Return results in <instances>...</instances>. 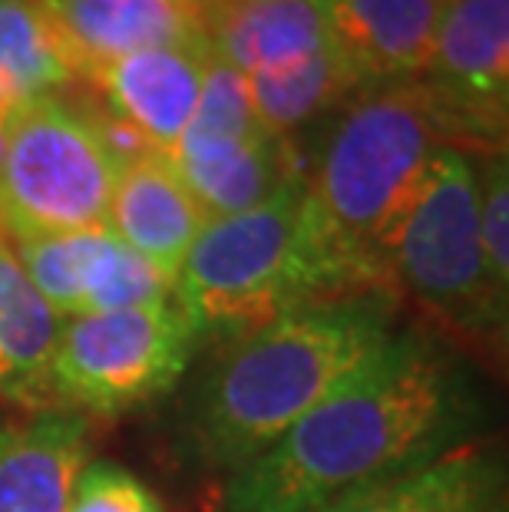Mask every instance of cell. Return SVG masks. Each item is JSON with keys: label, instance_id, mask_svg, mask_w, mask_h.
<instances>
[{"label": "cell", "instance_id": "24", "mask_svg": "<svg viewBox=\"0 0 509 512\" xmlns=\"http://www.w3.org/2000/svg\"><path fill=\"white\" fill-rule=\"evenodd\" d=\"M70 512H166V506L126 466L93 460L83 466L73 483Z\"/></svg>", "mask_w": 509, "mask_h": 512}, {"label": "cell", "instance_id": "17", "mask_svg": "<svg viewBox=\"0 0 509 512\" xmlns=\"http://www.w3.org/2000/svg\"><path fill=\"white\" fill-rule=\"evenodd\" d=\"M506 470L493 446L467 443L427 466L341 499L328 512H503Z\"/></svg>", "mask_w": 509, "mask_h": 512}, {"label": "cell", "instance_id": "1", "mask_svg": "<svg viewBox=\"0 0 509 512\" xmlns=\"http://www.w3.org/2000/svg\"><path fill=\"white\" fill-rule=\"evenodd\" d=\"M480 423L467 364L424 331H394L285 437L225 476L215 512H328L473 443Z\"/></svg>", "mask_w": 509, "mask_h": 512}, {"label": "cell", "instance_id": "5", "mask_svg": "<svg viewBox=\"0 0 509 512\" xmlns=\"http://www.w3.org/2000/svg\"><path fill=\"white\" fill-rule=\"evenodd\" d=\"M301 195L305 169H295L265 202L205 222L172 288L199 347L238 341L295 308L291 252Z\"/></svg>", "mask_w": 509, "mask_h": 512}, {"label": "cell", "instance_id": "14", "mask_svg": "<svg viewBox=\"0 0 509 512\" xmlns=\"http://www.w3.org/2000/svg\"><path fill=\"white\" fill-rule=\"evenodd\" d=\"M169 159L209 219L252 209L265 202L291 172L305 169L288 139H275L265 129L219 139L182 136Z\"/></svg>", "mask_w": 509, "mask_h": 512}, {"label": "cell", "instance_id": "23", "mask_svg": "<svg viewBox=\"0 0 509 512\" xmlns=\"http://www.w3.org/2000/svg\"><path fill=\"white\" fill-rule=\"evenodd\" d=\"M255 129H262V123H258L252 110L248 80L212 53L199 106L182 136L219 139V136H248V133H255Z\"/></svg>", "mask_w": 509, "mask_h": 512}, {"label": "cell", "instance_id": "10", "mask_svg": "<svg viewBox=\"0 0 509 512\" xmlns=\"http://www.w3.org/2000/svg\"><path fill=\"white\" fill-rule=\"evenodd\" d=\"M73 80L139 50L202 40V17L172 0H40Z\"/></svg>", "mask_w": 509, "mask_h": 512}, {"label": "cell", "instance_id": "26", "mask_svg": "<svg viewBox=\"0 0 509 512\" xmlns=\"http://www.w3.org/2000/svg\"><path fill=\"white\" fill-rule=\"evenodd\" d=\"M10 123H14V116H0V162H4V149H7V133H10Z\"/></svg>", "mask_w": 509, "mask_h": 512}, {"label": "cell", "instance_id": "18", "mask_svg": "<svg viewBox=\"0 0 509 512\" xmlns=\"http://www.w3.org/2000/svg\"><path fill=\"white\" fill-rule=\"evenodd\" d=\"M245 80L255 119L265 133L288 139V143L314 119L338 113V106H344L361 86H367L364 76L334 43L301 60L281 63V67L255 70Z\"/></svg>", "mask_w": 509, "mask_h": 512}, {"label": "cell", "instance_id": "16", "mask_svg": "<svg viewBox=\"0 0 509 512\" xmlns=\"http://www.w3.org/2000/svg\"><path fill=\"white\" fill-rule=\"evenodd\" d=\"M63 318L30 285L14 242L0 232V400L20 410L50 403V361Z\"/></svg>", "mask_w": 509, "mask_h": 512}, {"label": "cell", "instance_id": "9", "mask_svg": "<svg viewBox=\"0 0 509 512\" xmlns=\"http://www.w3.org/2000/svg\"><path fill=\"white\" fill-rule=\"evenodd\" d=\"M209 60L212 50L202 37L129 53L86 83L103 93V110L116 123H123L149 149L169 156L199 106Z\"/></svg>", "mask_w": 509, "mask_h": 512}, {"label": "cell", "instance_id": "6", "mask_svg": "<svg viewBox=\"0 0 509 512\" xmlns=\"http://www.w3.org/2000/svg\"><path fill=\"white\" fill-rule=\"evenodd\" d=\"M119 159L100 113L60 93L14 116L0 162V232L10 242L103 228Z\"/></svg>", "mask_w": 509, "mask_h": 512}, {"label": "cell", "instance_id": "8", "mask_svg": "<svg viewBox=\"0 0 509 512\" xmlns=\"http://www.w3.org/2000/svg\"><path fill=\"white\" fill-rule=\"evenodd\" d=\"M420 86L450 146L506 149L509 0H447Z\"/></svg>", "mask_w": 509, "mask_h": 512}, {"label": "cell", "instance_id": "4", "mask_svg": "<svg viewBox=\"0 0 509 512\" xmlns=\"http://www.w3.org/2000/svg\"><path fill=\"white\" fill-rule=\"evenodd\" d=\"M391 285L467 347H506L509 301L493 291L480 245L473 152L443 143L391 242Z\"/></svg>", "mask_w": 509, "mask_h": 512}, {"label": "cell", "instance_id": "15", "mask_svg": "<svg viewBox=\"0 0 509 512\" xmlns=\"http://www.w3.org/2000/svg\"><path fill=\"white\" fill-rule=\"evenodd\" d=\"M209 50L242 76L331 47L321 0H215L202 14Z\"/></svg>", "mask_w": 509, "mask_h": 512}, {"label": "cell", "instance_id": "25", "mask_svg": "<svg viewBox=\"0 0 509 512\" xmlns=\"http://www.w3.org/2000/svg\"><path fill=\"white\" fill-rule=\"evenodd\" d=\"M172 4H179V7H186V10H192V14H205V10H209L215 0H172Z\"/></svg>", "mask_w": 509, "mask_h": 512}, {"label": "cell", "instance_id": "3", "mask_svg": "<svg viewBox=\"0 0 509 512\" xmlns=\"http://www.w3.org/2000/svg\"><path fill=\"white\" fill-rule=\"evenodd\" d=\"M391 291L305 301L215 347L179 413L186 460L235 473L278 443L394 334Z\"/></svg>", "mask_w": 509, "mask_h": 512}, {"label": "cell", "instance_id": "22", "mask_svg": "<svg viewBox=\"0 0 509 512\" xmlns=\"http://www.w3.org/2000/svg\"><path fill=\"white\" fill-rule=\"evenodd\" d=\"M476 182H480V245L486 275L493 291L509 301V166L506 149L480 152L476 159Z\"/></svg>", "mask_w": 509, "mask_h": 512}, {"label": "cell", "instance_id": "11", "mask_svg": "<svg viewBox=\"0 0 509 512\" xmlns=\"http://www.w3.org/2000/svg\"><path fill=\"white\" fill-rule=\"evenodd\" d=\"M209 222L166 152H139L119 162L106 228L123 245L176 281L192 242Z\"/></svg>", "mask_w": 509, "mask_h": 512}, {"label": "cell", "instance_id": "2", "mask_svg": "<svg viewBox=\"0 0 509 512\" xmlns=\"http://www.w3.org/2000/svg\"><path fill=\"white\" fill-rule=\"evenodd\" d=\"M447 139L420 80L367 83L344 106L305 169L291 298L394 291L391 242Z\"/></svg>", "mask_w": 509, "mask_h": 512}, {"label": "cell", "instance_id": "13", "mask_svg": "<svg viewBox=\"0 0 509 512\" xmlns=\"http://www.w3.org/2000/svg\"><path fill=\"white\" fill-rule=\"evenodd\" d=\"M331 40L364 83L420 80L447 0H321Z\"/></svg>", "mask_w": 509, "mask_h": 512}, {"label": "cell", "instance_id": "21", "mask_svg": "<svg viewBox=\"0 0 509 512\" xmlns=\"http://www.w3.org/2000/svg\"><path fill=\"white\" fill-rule=\"evenodd\" d=\"M172 288L176 281L162 275L156 265H149L143 255H136L106 228L93 255L90 275H86L80 314L143 308V304L172 298Z\"/></svg>", "mask_w": 509, "mask_h": 512}, {"label": "cell", "instance_id": "19", "mask_svg": "<svg viewBox=\"0 0 509 512\" xmlns=\"http://www.w3.org/2000/svg\"><path fill=\"white\" fill-rule=\"evenodd\" d=\"M73 80L40 0H0V116H17Z\"/></svg>", "mask_w": 509, "mask_h": 512}, {"label": "cell", "instance_id": "12", "mask_svg": "<svg viewBox=\"0 0 509 512\" xmlns=\"http://www.w3.org/2000/svg\"><path fill=\"white\" fill-rule=\"evenodd\" d=\"M90 420L63 407L0 417V512H70Z\"/></svg>", "mask_w": 509, "mask_h": 512}, {"label": "cell", "instance_id": "7", "mask_svg": "<svg viewBox=\"0 0 509 512\" xmlns=\"http://www.w3.org/2000/svg\"><path fill=\"white\" fill-rule=\"evenodd\" d=\"M196 351L176 298L77 314L63 321L53 351L50 403L80 417H123L176 390Z\"/></svg>", "mask_w": 509, "mask_h": 512}, {"label": "cell", "instance_id": "20", "mask_svg": "<svg viewBox=\"0 0 509 512\" xmlns=\"http://www.w3.org/2000/svg\"><path fill=\"white\" fill-rule=\"evenodd\" d=\"M103 232H106V225L86 228V232L43 235V238H30V242L14 245L30 285L40 291V298L47 301L63 321L80 314L86 275H90L93 255H96V248H100Z\"/></svg>", "mask_w": 509, "mask_h": 512}]
</instances>
